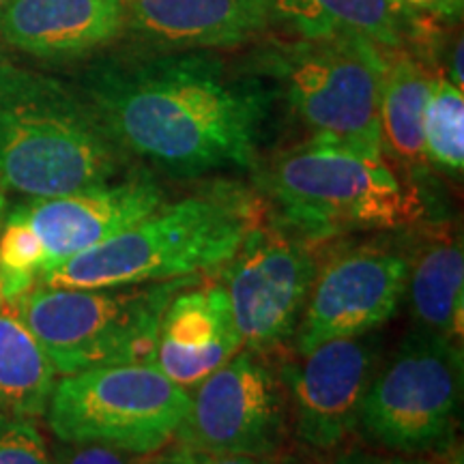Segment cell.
I'll list each match as a JSON object with an SVG mask.
<instances>
[{"label":"cell","mask_w":464,"mask_h":464,"mask_svg":"<svg viewBox=\"0 0 464 464\" xmlns=\"http://www.w3.org/2000/svg\"><path fill=\"white\" fill-rule=\"evenodd\" d=\"M318 260L316 243L280 218L265 216L249 228L222 276L243 348L266 355L295 338Z\"/></svg>","instance_id":"cell-10"},{"label":"cell","mask_w":464,"mask_h":464,"mask_svg":"<svg viewBox=\"0 0 464 464\" xmlns=\"http://www.w3.org/2000/svg\"><path fill=\"white\" fill-rule=\"evenodd\" d=\"M334 464H437L420 456H404V454H374V451L353 450L338 456Z\"/></svg>","instance_id":"cell-25"},{"label":"cell","mask_w":464,"mask_h":464,"mask_svg":"<svg viewBox=\"0 0 464 464\" xmlns=\"http://www.w3.org/2000/svg\"><path fill=\"white\" fill-rule=\"evenodd\" d=\"M284 224L327 246L351 232L406 230L428 219L426 194L382 150L310 138L254 168Z\"/></svg>","instance_id":"cell-4"},{"label":"cell","mask_w":464,"mask_h":464,"mask_svg":"<svg viewBox=\"0 0 464 464\" xmlns=\"http://www.w3.org/2000/svg\"><path fill=\"white\" fill-rule=\"evenodd\" d=\"M288 437L282 376L265 353L241 348L198 382L177 445L211 454H280Z\"/></svg>","instance_id":"cell-11"},{"label":"cell","mask_w":464,"mask_h":464,"mask_svg":"<svg viewBox=\"0 0 464 464\" xmlns=\"http://www.w3.org/2000/svg\"><path fill=\"white\" fill-rule=\"evenodd\" d=\"M265 72L312 138L381 149L385 50L359 37H301L265 54Z\"/></svg>","instance_id":"cell-6"},{"label":"cell","mask_w":464,"mask_h":464,"mask_svg":"<svg viewBox=\"0 0 464 464\" xmlns=\"http://www.w3.org/2000/svg\"><path fill=\"white\" fill-rule=\"evenodd\" d=\"M56 368L20 318L0 310V413L45 417Z\"/></svg>","instance_id":"cell-20"},{"label":"cell","mask_w":464,"mask_h":464,"mask_svg":"<svg viewBox=\"0 0 464 464\" xmlns=\"http://www.w3.org/2000/svg\"><path fill=\"white\" fill-rule=\"evenodd\" d=\"M78 86L130 158L177 179L258 166L271 95L207 50L123 52Z\"/></svg>","instance_id":"cell-1"},{"label":"cell","mask_w":464,"mask_h":464,"mask_svg":"<svg viewBox=\"0 0 464 464\" xmlns=\"http://www.w3.org/2000/svg\"><path fill=\"white\" fill-rule=\"evenodd\" d=\"M78 86L0 58V191L50 198L130 172Z\"/></svg>","instance_id":"cell-3"},{"label":"cell","mask_w":464,"mask_h":464,"mask_svg":"<svg viewBox=\"0 0 464 464\" xmlns=\"http://www.w3.org/2000/svg\"><path fill=\"white\" fill-rule=\"evenodd\" d=\"M423 150L432 170L460 177L464 170V95L448 75L437 73L423 112Z\"/></svg>","instance_id":"cell-21"},{"label":"cell","mask_w":464,"mask_h":464,"mask_svg":"<svg viewBox=\"0 0 464 464\" xmlns=\"http://www.w3.org/2000/svg\"><path fill=\"white\" fill-rule=\"evenodd\" d=\"M280 368L288 426L307 450L334 451L359 430L363 398L376 374L374 332L329 340Z\"/></svg>","instance_id":"cell-12"},{"label":"cell","mask_w":464,"mask_h":464,"mask_svg":"<svg viewBox=\"0 0 464 464\" xmlns=\"http://www.w3.org/2000/svg\"><path fill=\"white\" fill-rule=\"evenodd\" d=\"M0 58H5V54H3V42H0Z\"/></svg>","instance_id":"cell-29"},{"label":"cell","mask_w":464,"mask_h":464,"mask_svg":"<svg viewBox=\"0 0 464 464\" xmlns=\"http://www.w3.org/2000/svg\"><path fill=\"white\" fill-rule=\"evenodd\" d=\"M417 15H432L439 20H456L462 14L464 0H398Z\"/></svg>","instance_id":"cell-26"},{"label":"cell","mask_w":464,"mask_h":464,"mask_svg":"<svg viewBox=\"0 0 464 464\" xmlns=\"http://www.w3.org/2000/svg\"><path fill=\"white\" fill-rule=\"evenodd\" d=\"M188 411L185 387L150 363H125L61 376L45 417L56 440L147 458L170 445Z\"/></svg>","instance_id":"cell-7"},{"label":"cell","mask_w":464,"mask_h":464,"mask_svg":"<svg viewBox=\"0 0 464 464\" xmlns=\"http://www.w3.org/2000/svg\"><path fill=\"white\" fill-rule=\"evenodd\" d=\"M5 305V299H3V293H0V307Z\"/></svg>","instance_id":"cell-28"},{"label":"cell","mask_w":464,"mask_h":464,"mask_svg":"<svg viewBox=\"0 0 464 464\" xmlns=\"http://www.w3.org/2000/svg\"><path fill=\"white\" fill-rule=\"evenodd\" d=\"M3 3H7V0H0V5H3Z\"/></svg>","instance_id":"cell-30"},{"label":"cell","mask_w":464,"mask_h":464,"mask_svg":"<svg viewBox=\"0 0 464 464\" xmlns=\"http://www.w3.org/2000/svg\"><path fill=\"white\" fill-rule=\"evenodd\" d=\"M127 31L164 50L237 48L277 20L274 0H125Z\"/></svg>","instance_id":"cell-16"},{"label":"cell","mask_w":464,"mask_h":464,"mask_svg":"<svg viewBox=\"0 0 464 464\" xmlns=\"http://www.w3.org/2000/svg\"><path fill=\"white\" fill-rule=\"evenodd\" d=\"M434 75L411 50H385L381 89V149L426 198L432 168L423 150V112Z\"/></svg>","instance_id":"cell-18"},{"label":"cell","mask_w":464,"mask_h":464,"mask_svg":"<svg viewBox=\"0 0 464 464\" xmlns=\"http://www.w3.org/2000/svg\"><path fill=\"white\" fill-rule=\"evenodd\" d=\"M406 299L417 329L462 342L464 247L460 228L434 222L413 237Z\"/></svg>","instance_id":"cell-17"},{"label":"cell","mask_w":464,"mask_h":464,"mask_svg":"<svg viewBox=\"0 0 464 464\" xmlns=\"http://www.w3.org/2000/svg\"><path fill=\"white\" fill-rule=\"evenodd\" d=\"M462 342L413 329L390 363L376 370L359 415V432L404 456L454 443L462 404Z\"/></svg>","instance_id":"cell-8"},{"label":"cell","mask_w":464,"mask_h":464,"mask_svg":"<svg viewBox=\"0 0 464 464\" xmlns=\"http://www.w3.org/2000/svg\"><path fill=\"white\" fill-rule=\"evenodd\" d=\"M265 216L266 200L258 189L216 179L181 200H166L112 239L45 271L39 284L110 288L200 277L228 263Z\"/></svg>","instance_id":"cell-2"},{"label":"cell","mask_w":464,"mask_h":464,"mask_svg":"<svg viewBox=\"0 0 464 464\" xmlns=\"http://www.w3.org/2000/svg\"><path fill=\"white\" fill-rule=\"evenodd\" d=\"M52 464H142L144 456L108 448L100 443H67L56 440L50 450Z\"/></svg>","instance_id":"cell-24"},{"label":"cell","mask_w":464,"mask_h":464,"mask_svg":"<svg viewBox=\"0 0 464 464\" xmlns=\"http://www.w3.org/2000/svg\"><path fill=\"white\" fill-rule=\"evenodd\" d=\"M142 464H297L288 456H239V454H211V451H198L174 445L170 450H161L158 454L147 456Z\"/></svg>","instance_id":"cell-23"},{"label":"cell","mask_w":464,"mask_h":464,"mask_svg":"<svg viewBox=\"0 0 464 464\" xmlns=\"http://www.w3.org/2000/svg\"><path fill=\"white\" fill-rule=\"evenodd\" d=\"M0 464H52L34 420L0 413Z\"/></svg>","instance_id":"cell-22"},{"label":"cell","mask_w":464,"mask_h":464,"mask_svg":"<svg viewBox=\"0 0 464 464\" xmlns=\"http://www.w3.org/2000/svg\"><path fill=\"white\" fill-rule=\"evenodd\" d=\"M243 348L222 282H191L172 295L160 323L153 363L188 390Z\"/></svg>","instance_id":"cell-15"},{"label":"cell","mask_w":464,"mask_h":464,"mask_svg":"<svg viewBox=\"0 0 464 464\" xmlns=\"http://www.w3.org/2000/svg\"><path fill=\"white\" fill-rule=\"evenodd\" d=\"M125 33V0H7L0 5V42L44 63L82 61Z\"/></svg>","instance_id":"cell-14"},{"label":"cell","mask_w":464,"mask_h":464,"mask_svg":"<svg viewBox=\"0 0 464 464\" xmlns=\"http://www.w3.org/2000/svg\"><path fill=\"white\" fill-rule=\"evenodd\" d=\"M411 252L413 235L327 247L295 332V353L307 355L324 342L372 334L392 321L406 297Z\"/></svg>","instance_id":"cell-9"},{"label":"cell","mask_w":464,"mask_h":464,"mask_svg":"<svg viewBox=\"0 0 464 464\" xmlns=\"http://www.w3.org/2000/svg\"><path fill=\"white\" fill-rule=\"evenodd\" d=\"M166 200L164 185L153 174L130 170L95 188L50 198H26L9 208V213L20 218L42 241L45 274L75 254L112 239L150 216Z\"/></svg>","instance_id":"cell-13"},{"label":"cell","mask_w":464,"mask_h":464,"mask_svg":"<svg viewBox=\"0 0 464 464\" xmlns=\"http://www.w3.org/2000/svg\"><path fill=\"white\" fill-rule=\"evenodd\" d=\"M277 15L301 37H359L381 50H409L420 15L398 0H274Z\"/></svg>","instance_id":"cell-19"},{"label":"cell","mask_w":464,"mask_h":464,"mask_svg":"<svg viewBox=\"0 0 464 464\" xmlns=\"http://www.w3.org/2000/svg\"><path fill=\"white\" fill-rule=\"evenodd\" d=\"M7 211H9L7 194H3V191H0V228H3V222H5V216H7Z\"/></svg>","instance_id":"cell-27"},{"label":"cell","mask_w":464,"mask_h":464,"mask_svg":"<svg viewBox=\"0 0 464 464\" xmlns=\"http://www.w3.org/2000/svg\"><path fill=\"white\" fill-rule=\"evenodd\" d=\"M191 280L127 284L110 288L33 286L14 301L58 376L91 368L153 363L168 301Z\"/></svg>","instance_id":"cell-5"}]
</instances>
